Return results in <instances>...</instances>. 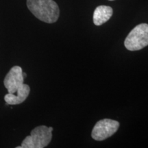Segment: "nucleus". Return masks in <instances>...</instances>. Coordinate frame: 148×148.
<instances>
[{
  "instance_id": "4",
  "label": "nucleus",
  "mask_w": 148,
  "mask_h": 148,
  "mask_svg": "<svg viewBox=\"0 0 148 148\" xmlns=\"http://www.w3.org/2000/svg\"><path fill=\"white\" fill-rule=\"evenodd\" d=\"M119 127V123L115 120L103 119L97 121L92 130L91 136L94 140H101L112 136Z\"/></svg>"
},
{
  "instance_id": "8",
  "label": "nucleus",
  "mask_w": 148,
  "mask_h": 148,
  "mask_svg": "<svg viewBox=\"0 0 148 148\" xmlns=\"http://www.w3.org/2000/svg\"><path fill=\"white\" fill-rule=\"evenodd\" d=\"M23 77H24V78H25V77L27 76L26 73H24V72H23Z\"/></svg>"
},
{
  "instance_id": "6",
  "label": "nucleus",
  "mask_w": 148,
  "mask_h": 148,
  "mask_svg": "<svg viewBox=\"0 0 148 148\" xmlns=\"http://www.w3.org/2000/svg\"><path fill=\"white\" fill-rule=\"evenodd\" d=\"M30 88L27 84H23L21 88H18L16 94L8 93L4 96V100L7 105H17L23 103L28 97Z\"/></svg>"
},
{
  "instance_id": "7",
  "label": "nucleus",
  "mask_w": 148,
  "mask_h": 148,
  "mask_svg": "<svg viewBox=\"0 0 148 148\" xmlns=\"http://www.w3.org/2000/svg\"><path fill=\"white\" fill-rule=\"evenodd\" d=\"M113 13L112 8L108 5H99L93 12V23L95 25H101L108 21Z\"/></svg>"
},
{
  "instance_id": "1",
  "label": "nucleus",
  "mask_w": 148,
  "mask_h": 148,
  "mask_svg": "<svg viewBox=\"0 0 148 148\" xmlns=\"http://www.w3.org/2000/svg\"><path fill=\"white\" fill-rule=\"evenodd\" d=\"M27 6L38 19L47 23H55L60 14L58 5L53 0H27Z\"/></svg>"
},
{
  "instance_id": "3",
  "label": "nucleus",
  "mask_w": 148,
  "mask_h": 148,
  "mask_svg": "<svg viewBox=\"0 0 148 148\" xmlns=\"http://www.w3.org/2000/svg\"><path fill=\"white\" fill-rule=\"evenodd\" d=\"M127 50L138 51L148 45V24L140 23L134 27L125 39Z\"/></svg>"
},
{
  "instance_id": "9",
  "label": "nucleus",
  "mask_w": 148,
  "mask_h": 148,
  "mask_svg": "<svg viewBox=\"0 0 148 148\" xmlns=\"http://www.w3.org/2000/svg\"><path fill=\"white\" fill-rule=\"evenodd\" d=\"M109 1H113V0H109Z\"/></svg>"
},
{
  "instance_id": "2",
  "label": "nucleus",
  "mask_w": 148,
  "mask_h": 148,
  "mask_svg": "<svg viewBox=\"0 0 148 148\" xmlns=\"http://www.w3.org/2000/svg\"><path fill=\"white\" fill-rule=\"evenodd\" d=\"M53 127L45 125L36 127L21 143V148H43L47 147L52 138Z\"/></svg>"
},
{
  "instance_id": "5",
  "label": "nucleus",
  "mask_w": 148,
  "mask_h": 148,
  "mask_svg": "<svg viewBox=\"0 0 148 148\" xmlns=\"http://www.w3.org/2000/svg\"><path fill=\"white\" fill-rule=\"evenodd\" d=\"M23 71L19 66H14L10 69L4 79V86L8 93L16 94L18 88L23 84Z\"/></svg>"
}]
</instances>
